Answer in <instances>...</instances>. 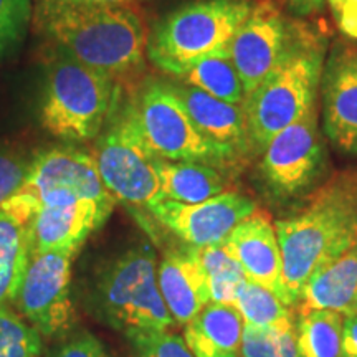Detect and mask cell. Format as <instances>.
I'll use <instances>...</instances> for the list:
<instances>
[{
    "label": "cell",
    "instance_id": "1",
    "mask_svg": "<svg viewBox=\"0 0 357 357\" xmlns=\"http://www.w3.org/2000/svg\"><path fill=\"white\" fill-rule=\"evenodd\" d=\"M284 288L298 305L311 276L357 240V171L346 169L311 192L296 215L275 223Z\"/></svg>",
    "mask_w": 357,
    "mask_h": 357
},
{
    "label": "cell",
    "instance_id": "2",
    "mask_svg": "<svg viewBox=\"0 0 357 357\" xmlns=\"http://www.w3.org/2000/svg\"><path fill=\"white\" fill-rule=\"evenodd\" d=\"M47 30L61 52L121 84L144 63V25L128 7L48 2Z\"/></svg>",
    "mask_w": 357,
    "mask_h": 357
},
{
    "label": "cell",
    "instance_id": "3",
    "mask_svg": "<svg viewBox=\"0 0 357 357\" xmlns=\"http://www.w3.org/2000/svg\"><path fill=\"white\" fill-rule=\"evenodd\" d=\"M324 56V40L300 26L280 65L245 96L242 106L255 153L318 102Z\"/></svg>",
    "mask_w": 357,
    "mask_h": 357
},
{
    "label": "cell",
    "instance_id": "4",
    "mask_svg": "<svg viewBox=\"0 0 357 357\" xmlns=\"http://www.w3.org/2000/svg\"><path fill=\"white\" fill-rule=\"evenodd\" d=\"M121 100V83L63 52L48 65L43 126L65 141L96 139Z\"/></svg>",
    "mask_w": 357,
    "mask_h": 357
},
{
    "label": "cell",
    "instance_id": "5",
    "mask_svg": "<svg viewBox=\"0 0 357 357\" xmlns=\"http://www.w3.org/2000/svg\"><path fill=\"white\" fill-rule=\"evenodd\" d=\"M253 0H195L160 20L147 38V55L159 70L182 77L204 58L229 48Z\"/></svg>",
    "mask_w": 357,
    "mask_h": 357
},
{
    "label": "cell",
    "instance_id": "6",
    "mask_svg": "<svg viewBox=\"0 0 357 357\" xmlns=\"http://www.w3.org/2000/svg\"><path fill=\"white\" fill-rule=\"evenodd\" d=\"M93 293L102 321L126 337L167 331L176 323L159 289L155 252L147 243L114 258L98 276Z\"/></svg>",
    "mask_w": 357,
    "mask_h": 357
},
{
    "label": "cell",
    "instance_id": "7",
    "mask_svg": "<svg viewBox=\"0 0 357 357\" xmlns=\"http://www.w3.org/2000/svg\"><path fill=\"white\" fill-rule=\"evenodd\" d=\"M132 113L146 144L164 160L202 162L231 172L242 160L199 131L171 83L151 79L131 100Z\"/></svg>",
    "mask_w": 357,
    "mask_h": 357
},
{
    "label": "cell",
    "instance_id": "8",
    "mask_svg": "<svg viewBox=\"0 0 357 357\" xmlns=\"http://www.w3.org/2000/svg\"><path fill=\"white\" fill-rule=\"evenodd\" d=\"M119 105L96 137L91 154L109 194L128 207L147 211L160 200L159 158H155L142 137L131 100L123 102V106Z\"/></svg>",
    "mask_w": 357,
    "mask_h": 357
},
{
    "label": "cell",
    "instance_id": "9",
    "mask_svg": "<svg viewBox=\"0 0 357 357\" xmlns=\"http://www.w3.org/2000/svg\"><path fill=\"white\" fill-rule=\"evenodd\" d=\"M35 212L82 199L118 204L102 184L91 153L78 147H55L32 160L24 185L12 197Z\"/></svg>",
    "mask_w": 357,
    "mask_h": 357
},
{
    "label": "cell",
    "instance_id": "10",
    "mask_svg": "<svg viewBox=\"0 0 357 357\" xmlns=\"http://www.w3.org/2000/svg\"><path fill=\"white\" fill-rule=\"evenodd\" d=\"M77 250H53L30 255L17 306L42 337H58L73 329L77 314L71 301V263Z\"/></svg>",
    "mask_w": 357,
    "mask_h": 357
},
{
    "label": "cell",
    "instance_id": "11",
    "mask_svg": "<svg viewBox=\"0 0 357 357\" xmlns=\"http://www.w3.org/2000/svg\"><path fill=\"white\" fill-rule=\"evenodd\" d=\"M318 102L281 129L261 151L260 174L276 197H296L314 184L324 167V142L318 126Z\"/></svg>",
    "mask_w": 357,
    "mask_h": 357
},
{
    "label": "cell",
    "instance_id": "12",
    "mask_svg": "<svg viewBox=\"0 0 357 357\" xmlns=\"http://www.w3.org/2000/svg\"><path fill=\"white\" fill-rule=\"evenodd\" d=\"M300 32L271 0L253 2L252 10L238 26L227 48L245 88L255 89L287 55Z\"/></svg>",
    "mask_w": 357,
    "mask_h": 357
},
{
    "label": "cell",
    "instance_id": "13",
    "mask_svg": "<svg viewBox=\"0 0 357 357\" xmlns=\"http://www.w3.org/2000/svg\"><path fill=\"white\" fill-rule=\"evenodd\" d=\"M257 211V204L236 190L223 192L199 204L159 200L147 208L164 229L187 247L195 248L223 243L240 222Z\"/></svg>",
    "mask_w": 357,
    "mask_h": 357
},
{
    "label": "cell",
    "instance_id": "14",
    "mask_svg": "<svg viewBox=\"0 0 357 357\" xmlns=\"http://www.w3.org/2000/svg\"><path fill=\"white\" fill-rule=\"evenodd\" d=\"M319 89L326 136L341 151L357 154V48H334Z\"/></svg>",
    "mask_w": 357,
    "mask_h": 357
},
{
    "label": "cell",
    "instance_id": "15",
    "mask_svg": "<svg viewBox=\"0 0 357 357\" xmlns=\"http://www.w3.org/2000/svg\"><path fill=\"white\" fill-rule=\"evenodd\" d=\"M223 247L243 268L250 281L271 289L284 305L291 306L283 281L278 236L268 213L257 211L240 222L223 240Z\"/></svg>",
    "mask_w": 357,
    "mask_h": 357
},
{
    "label": "cell",
    "instance_id": "16",
    "mask_svg": "<svg viewBox=\"0 0 357 357\" xmlns=\"http://www.w3.org/2000/svg\"><path fill=\"white\" fill-rule=\"evenodd\" d=\"M114 204L82 199L63 205L42 207L30 220V253L77 250L93 231L108 220Z\"/></svg>",
    "mask_w": 357,
    "mask_h": 357
},
{
    "label": "cell",
    "instance_id": "17",
    "mask_svg": "<svg viewBox=\"0 0 357 357\" xmlns=\"http://www.w3.org/2000/svg\"><path fill=\"white\" fill-rule=\"evenodd\" d=\"M200 132L213 144L247 160L253 151L242 105L217 100L184 82L171 83Z\"/></svg>",
    "mask_w": 357,
    "mask_h": 357
},
{
    "label": "cell",
    "instance_id": "18",
    "mask_svg": "<svg viewBox=\"0 0 357 357\" xmlns=\"http://www.w3.org/2000/svg\"><path fill=\"white\" fill-rule=\"evenodd\" d=\"M158 283L174 321L185 326L211 303L207 280L194 247L169 250L158 265Z\"/></svg>",
    "mask_w": 357,
    "mask_h": 357
},
{
    "label": "cell",
    "instance_id": "19",
    "mask_svg": "<svg viewBox=\"0 0 357 357\" xmlns=\"http://www.w3.org/2000/svg\"><path fill=\"white\" fill-rule=\"evenodd\" d=\"M298 310L357 312V240L341 255L311 276L303 289Z\"/></svg>",
    "mask_w": 357,
    "mask_h": 357
},
{
    "label": "cell",
    "instance_id": "20",
    "mask_svg": "<svg viewBox=\"0 0 357 357\" xmlns=\"http://www.w3.org/2000/svg\"><path fill=\"white\" fill-rule=\"evenodd\" d=\"M33 213L13 200L0 208V306L15 303L30 261Z\"/></svg>",
    "mask_w": 357,
    "mask_h": 357
},
{
    "label": "cell",
    "instance_id": "21",
    "mask_svg": "<svg viewBox=\"0 0 357 357\" xmlns=\"http://www.w3.org/2000/svg\"><path fill=\"white\" fill-rule=\"evenodd\" d=\"M243 319L234 305L208 303L185 324L184 341L195 357H240Z\"/></svg>",
    "mask_w": 357,
    "mask_h": 357
},
{
    "label": "cell",
    "instance_id": "22",
    "mask_svg": "<svg viewBox=\"0 0 357 357\" xmlns=\"http://www.w3.org/2000/svg\"><path fill=\"white\" fill-rule=\"evenodd\" d=\"M160 200L199 204L229 192V172L215 166L185 160L158 159Z\"/></svg>",
    "mask_w": 357,
    "mask_h": 357
},
{
    "label": "cell",
    "instance_id": "23",
    "mask_svg": "<svg viewBox=\"0 0 357 357\" xmlns=\"http://www.w3.org/2000/svg\"><path fill=\"white\" fill-rule=\"evenodd\" d=\"M344 314L333 310H300L294 326L300 357H342Z\"/></svg>",
    "mask_w": 357,
    "mask_h": 357
},
{
    "label": "cell",
    "instance_id": "24",
    "mask_svg": "<svg viewBox=\"0 0 357 357\" xmlns=\"http://www.w3.org/2000/svg\"><path fill=\"white\" fill-rule=\"evenodd\" d=\"M178 78L217 100L231 105H243L245 101L243 83L227 50L204 58Z\"/></svg>",
    "mask_w": 357,
    "mask_h": 357
},
{
    "label": "cell",
    "instance_id": "25",
    "mask_svg": "<svg viewBox=\"0 0 357 357\" xmlns=\"http://www.w3.org/2000/svg\"><path fill=\"white\" fill-rule=\"evenodd\" d=\"M195 253L207 280L211 303L235 306L245 283L248 281L243 268L227 252L223 243L195 248Z\"/></svg>",
    "mask_w": 357,
    "mask_h": 357
},
{
    "label": "cell",
    "instance_id": "26",
    "mask_svg": "<svg viewBox=\"0 0 357 357\" xmlns=\"http://www.w3.org/2000/svg\"><path fill=\"white\" fill-rule=\"evenodd\" d=\"M235 307L242 314L245 324L257 328H293L289 306L284 305L280 296L255 281H247L240 293Z\"/></svg>",
    "mask_w": 357,
    "mask_h": 357
},
{
    "label": "cell",
    "instance_id": "27",
    "mask_svg": "<svg viewBox=\"0 0 357 357\" xmlns=\"http://www.w3.org/2000/svg\"><path fill=\"white\" fill-rule=\"evenodd\" d=\"M42 334L10 307L0 306V357H40Z\"/></svg>",
    "mask_w": 357,
    "mask_h": 357
},
{
    "label": "cell",
    "instance_id": "28",
    "mask_svg": "<svg viewBox=\"0 0 357 357\" xmlns=\"http://www.w3.org/2000/svg\"><path fill=\"white\" fill-rule=\"evenodd\" d=\"M242 357H300L293 328H257L243 323Z\"/></svg>",
    "mask_w": 357,
    "mask_h": 357
},
{
    "label": "cell",
    "instance_id": "29",
    "mask_svg": "<svg viewBox=\"0 0 357 357\" xmlns=\"http://www.w3.org/2000/svg\"><path fill=\"white\" fill-rule=\"evenodd\" d=\"M129 357H195L178 334L167 331L139 333L128 337Z\"/></svg>",
    "mask_w": 357,
    "mask_h": 357
},
{
    "label": "cell",
    "instance_id": "30",
    "mask_svg": "<svg viewBox=\"0 0 357 357\" xmlns=\"http://www.w3.org/2000/svg\"><path fill=\"white\" fill-rule=\"evenodd\" d=\"M30 13V0H0V55L25 37Z\"/></svg>",
    "mask_w": 357,
    "mask_h": 357
},
{
    "label": "cell",
    "instance_id": "31",
    "mask_svg": "<svg viewBox=\"0 0 357 357\" xmlns=\"http://www.w3.org/2000/svg\"><path fill=\"white\" fill-rule=\"evenodd\" d=\"M32 160L17 151L0 147V208L24 185Z\"/></svg>",
    "mask_w": 357,
    "mask_h": 357
},
{
    "label": "cell",
    "instance_id": "32",
    "mask_svg": "<svg viewBox=\"0 0 357 357\" xmlns=\"http://www.w3.org/2000/svg\"><path fill=\"white\" fill-rule=\"evenodd\" d=\"M48 357H109V354L91 333L73 331L58 342Z\"/></svg>",
    "mask_w": 357,
    "mask_h": 357
},
{
    "label": "cell",
    "instance_id": "33",
    "mask_svg": "<svg viewBox=\"0 0 357 357\" xmlns=\"http://www.w3.org/2000/svg\"><path fill=\"white\" fill-rule=\"evenodd\" d=\"M336 24L342 35L357 42V0H342Z\"/></svg>",
    "mask_w": 357,
    "mask_h": 357
},
{
    "label": "cell",
    "instance_id": "34",
    "mask_svg": "<svg viewBox=\"0 0 357 357\" xmlns=\"http://www.w3.org/2000/svg\"><path fill=\"white\" fill-rule=\"evenodd\" d=\"M342 357H357V312L344 316V323H342Z\"/></svg>",
    "mask_w": 357,
    "mask_h": 357
},
{
    "label": "cell",
    "instance_id": "35",
    "mask_svg": "<svg viewBox=\"0 0 357 357\" xmlns=\"http://www.w3.org/2000/svg\"><path fill=\"white\" fill-rule=\"evenodd\" d=\"M326 0H281L284 7L294 15L307 17L312 13H318L323 10Z\"/></svg>",
    "mask_w": 357,
    "mask_h": 357
},
{
    "label": "cell",
    "instance_id": "36",
    "mask_svg": "<svg viewBox=\"0 0 357 357\" xmlns=\"http://www.w3.org/2000/svg\"><path fill=\"white\" fill-rule=\"evenodd\" d=\"M129 0H78L77 6L84 7H124Z\"/></svg>",
    "mask_w": 357,
    "mask_h": 357
},
{
    "label": "cell",
    "instance_id": "37",
    "mask_svg": "<svg viewBox=\"0 0 357 357\" xmlns=\"http://www.w3.org/2000/svg\"><path fill=\"white\" fill-rule=\"evenodd\" d=\"M326 2H328L329 8H331V12H333V17H334V19H336V17H337V13H339V8H341V3H342V0H326Z\"/></svg>",
    "mask_w": 357,
    "mask_h": 357
},
{
    "label": "cell",
    "instance_id": "38",
    "mask_svg": "<svg viewBox=\"0 0 357 357\" xmlns=\"http://www.w3.org/2000/svg\"><path fill=\"white\" fill-rule=\"evenodd\" d=\"M48 2H60V3H71V6H77L78 0H48Z\"/></svg>",
    "mask_w": 357,
    "mask_h": 357
}]
</instances>
